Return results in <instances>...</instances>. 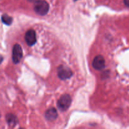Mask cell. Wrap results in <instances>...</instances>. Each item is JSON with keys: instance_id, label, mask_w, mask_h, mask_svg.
<instances>
[{"instance_id": "6da1fadb", "label": "cell", "mask_w": 129, "mask_h": 129, "mask_svg": "<svg viewBox=\"0 0 129 129\" xmlns=\"http://www.w3.org/2000/svg\"><path fill=\"white\" fill-rule=\"evenodd\" d=\"M49 10V5L47 1L44 0H39L35 3L34 11L37 14L41 16L45 15Z\"/></svg>"}, {"instance_id": "7a4b0ae2", "label": "cell", "mask_w": 129, "mask_h": 129, "mask_svg": "<svg viewBox=\"0 0 129 129\" xmlns=\"http://www.w3.org/2000/svg\"><path fill=\"white\" fill-rule=\"evenodd\" d=\"M71 98L69 94H63L58 100L57 105L58 108L60 111L64 112V111H66L69 108L71 104Z\"/></svg>"}, {"instance_id": "3957f363", "label": "cell", "mask_w": 129, "mask_h": 129, "mask_svg": "<svg viewBox=\"0 0 129 129\" xmlns=\"http://www.w3.org/2000/svg\"><path fill=\"white\" fill-rule=\"evenodd\" d=\"M57 75L62 80L69 79L73 76V72L68 67L61 65L57 68Z\"/></svg>"}, {"instance_id": "277c9868", "label": "cell", "mask_w": 129, "mask_h": 129, "mask_svg": "<svg viewBox=\"0 0 129 129\" xmlns=\"http://www.w3.org/2000/svg\"><path fill=\"white\" fill-rule=\"evenodd\" d=\"M23 57V50L19 44H15L13 48L12 59L15 64H18L20 62Z\"/></svg>"}, {"instance_id": "5b68a950", "label": "cell", "mask_w": 129, "mask_h": 129, "mask_svg": "<svg viewBox=\"0 0 129 129\" xmlns=\"http://www.w3.org/2000/svg\"><path fill=\"white\" fill-rule=\"evenodd\" d=\"M25 40L28 45H29V46L34 45L37 42L35 31L32 29L28 30L25 34Z\"/></svg>"}, {"instance_id": "8992f818", "label": "cell", "mask_w": 129, "mask_h": 129, "mask_svg": "<svg viewBox=\"0 0 129 129\" xmlns=\"http://www.w3.org/2000/svg\"><path fill=\"white\" fill-rule=\"evenodd\" d=\"M93 67L96 70H102L105 66V60L102 55H97L93 59L92 63Z\"/></svg>"}, {"instance_id": "52a82bcc", "label": "cell", "mask_w": 129, "mask_h": 129, "mask_svg": "<svg viewBox=\"0 0 129 129\" xmlns=\"http://www.w3.org/2000/svg\"><path fill=\"white\" fill-rule=\"evenodd\" d=\"M58 116L57 112V110L54 108H49V110L45 112V117L47 120L49 121H53L55 120Z\"/></svg>"}, {"instance_id": "ba28073f", "label": "cell", "mask_w": 129, "mask_h": 129, "mask_svg": "<svg viewBox=\"0 0 129 129\" xmlns=\"http://www.w3.org/2000/svg\"><path fill=\"white\" fill-rule=\"evenodd\" d=\"M6 122H8V125L11 127H14L16 125L18 122L17 118L16 117V116H15L14 115L11 114V113H9L6 116Z\"/></svg>"}, {"instance_id": "9c48e42d", "label": "cell", "mask_w": 129, "mask_h": 129, "mask_svg": "<svg viewBox=\"0 0 129 129\" xmlns=\"http://www.w3.org/2000/svg\"><path fill=\"white\" fill-rule=\"evenodd\" d=\"M1 20H2L3 22L5 24H6V25H10V24L12 23L13 19L12 18L9 16L8 15H4L2 16V18H1Z\"/></svg>"}, {"instance_id": "30bf717a", "label": "cell", "mask_w": 129, "mask_h": 129, "mask_svg": "<svg viewBox=\"0 0 129 129\" xmlns=\"http://www.w3.org/2000/svg\"><path fill=\"white\" fill-rule=\"evenodd\" d=\"M123 2H124V4L125 5V6L129 8V0H123Z\"/></svg>"}, {"instance_id": "8fae6325", "label": "cell", "mask_w": 129, "mask_h": 129, "mask_svg": "<svg viewBox=\"0 0 129 129\" xmlns=\"http://www.w3.org/2000/svg\"><path fill=\"white\" fill-rule=\"evenodd\" d=\"M37 1H39V0H28V1H29L30 3H35Z\"/></svg>"}, {"instance_id": "7c38bea8", "label": "cell", "mask_w": 129, "mask_h": 129, "mask_svg": "<svg viewBox=\"0 0 129 129\" xmlns=\"http://www.w3.org/2000/svg\"><path fill=\"white\" fill-rule=\"evenodd\" d=\"M74 1H77V0H74Z\"/></svg>"}]
</instances>
